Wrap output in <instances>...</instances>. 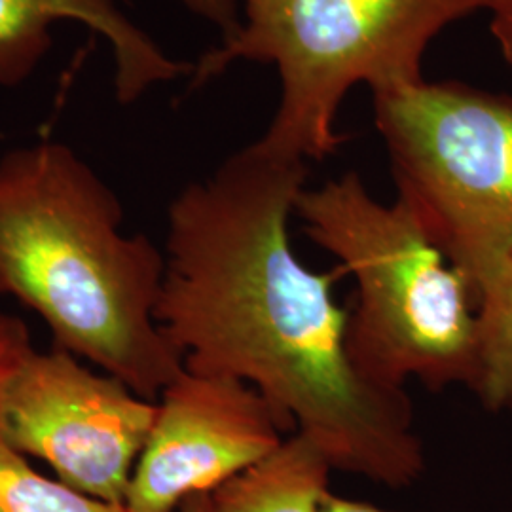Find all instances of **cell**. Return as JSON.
I'll list each match as a JSON object with an SVG mask.
<instances>
[{"label": "cell", "mask_w": 512, "mask_h": 512, "mask_svg": "<svg viewBox=\"0 0 512 512\" xmlns=\"http://www.w3.org/2000/svg\"><path fill=\"white\" fill-rule=\"evenodd\" d=\"M31 346L33 344L27 327L16 317L0 311V385L10 368L18 363L19 357Z\"/></svg>", "instance_id": "cell-13"}, {"label": "cell", "mask_w": 512, "mask_h": 512, "mask_svg": "<svg viewBox=\"0 0 512 512\" xmlns=\"http://www.w3.org/2000/svg\"><path fill=\"white\" fill-rule=\"evenodd\" d=\"M156 410L73 353L31 346L0 385V442L44 459L76 492L124 505Z\"/></svg>", "instance_id": "cell-6"}, {"label": "cell", "mask_w": 512, "mask_h": 512, "mask_svg": "<svg viewBox=\"0 0 512 512\" xmlns=\"http://www.w3.org/2000/svg\"><path fill=\"white\" fill-rule=\"evenodd\" d=\"M478 376L475 391L492 412L512 414V256L476 304Z\"/></svg>", "instance_id": "cell-10"}, {"label": "cell", "mask_w": 512, "mask_h": 512, "mask_svg": "<svg viewBox=\"0 0 512 512\" xmlns=\"http://www.w3.org/2000/svg\"><path fill=\"white\" fill-rule=\"evenodd\" d=\"M165 256L124 232V209L59 141L0 156V294L38 313L55 348L154 401L184 370L156 321Z\"/></svg>", "instance_id": "cell-2"}, {"label": "cell", "mask_w": 512, "mask_h": 512, "mask_svg": "<svg viewBox=\"0 0 512 512\" xmlns=\"http://www.w3.org/2000/svg\"><path fill=\"white\" fill-rule=\"evenodd\" d=\"M308 177V162L255 141L186 184L167 209L156 321L184 368L253 385L334 471L404 490L425 471L412 401L351 365L349 311L332 296L346 272L294 253Z\"/></svg>", "instance_id": "cell-1"}, {"label": "cell", "mask_w": 512, "mask_h": 512, "mask_svg": "<svg viewBox=\"0 0 512 512\" xmlns=\"http://www.w3.org/2000/svg\"><path fill=\"white\" fill-rule=\"evenodd\" d=\"M332 471L308 437L293 433L268 458L209 494L211 512H321Z\"/></svg>", "instance_id": "cell-9"}, {"label": "cell", "mask_w": 512, "mask_h": 512, "mask_svg": "<svg viewBox=\"0 0 512 512\" xmlns=\"http://www.w3.org/2000/svg\"><path fill=\"white\" fill-rule=\"evenodd\" d=\"M397 202L478 304L512 256V97L425 78L374 95Z\"/></svg>", "instance_id": "cell-5"}, {"label": "cell", "mask_w": 512, "mask_h": 512, "mask_svg": "<svg viewBox=\"0 0 512 512\" xmlns=\"http://www.w3.org/2000/svg\"><path fill=\"white\" fill-rule=\"evenodd\" d=\"M294 215L357 283L346 348L363 380L391 391H406L410 380L431 389L475 387L473 293L403 203L378 202L348 171L306 188Z\"/></svg>", "instance_id": "cell-3"}, {"label": "cell", "mask_w": 512, "mask_h": 512, "mask_svg": "<svg viewBox=\"0 0 512 512\" xmlns=\"http://www.w3.org/2000/svg\"><path fill=\"white\" fill-rule=\"evenodd\" d=\"M179 512H211V497L209 494L194 495L184 501Z\"/></svg>", "instance_id": "cell-16"}, {"label": "cell", "mask_w": 512, "mask_h": 512, "mask_svg": "<svg viewBox=\"0 0 512 512\" xmlns=\"http://www.w3.org/2000/svg\"><path fill=\"white\" fill-rule=\"evenodd\" d=\"M321 512H391L384 511L368 501H357V499H348V497H340L330 492L329 497L325 499L323 511Z\"/></svg>", "instance_id": "cell-15"}, {"label": "cell", "mask_w": 512, "mask_h": 512, "mask_svg": "<svg viewBox=\"0 0 512 512\" xmlns=\"http://www.w3.org/2000/svg\"><path fill=\"white\" fill-rule=\"evenodd\" d=\"M293 431L274 404L236 378L184 368L160 395L129 482V512H179L268 458Z\"/></svg>", "instance_id": "cell-7"}, {"label": "cell", "mask_w": 512, "mask_h": 512, "mask_svg": "<svg viewBox=\"0 0 512 512\" xmlns=\"http://www.w3.org/2000/svg\"><path fill=\"white\" fill-rule=\"evenodd\" d=\"M190 16L215 27L222 38L232 37L241 23L239 0H173Z\"/></svg>", "instance_id": "cell-12"}, {"label": "cell", "mask_w": 512, "mask_h": 512, "mask_svg": "<svg viewBox=\"0 0 512 512\" xmlns=\"http://www.w3.org/2000/svg\"><path fill=\"white\" fill-rule=\"evenodd\" d=\"M490 0H239L241 23L194 63V92L239 61L274 65L281 97L258 143L296 160H325L349 90L372 95L423 80V57L444 29L488 12Z\"/></svg>", "instance_id": "cell-4"}, {"label": "cell", "mask_w": 512, "mask_h": 512, "mask_svg": "<svg viewBox=\"0 0 512 512\" xmlns=\"http://www.w3.org/2000/svg\"><path fill=\"white\" fill-rule=\"evenodd\" d=\"M0 512H129L126 505L80 494L35 471L25 456L0 442Z\"/></svg>", "instance_id": "cell-11"}, {"label": "cell", "mask_w": 512, "mask_h": 512, "mask_svg": "<svg viewBox=\"0 0 512 512\" xmlns=\"http://www.w3.org/2000/svg\"><path fill=\"white\" fill-rule=\"evenodd\" d=\"M488 12L490 31L505 61L512 65V0H490Z\"/></svg>", "instance_id": "cell-14"}, {"label": "cell", "mask_w": 512, "mask_h": 512, "mask_svg": "<svg viewBox=\"0 0 512 512\" xmlns=\"http://www.w3.org/2000/svg\"><path fill=\"white\" fill-rule=\"evenodd\" d=\"M59 23L84 25L107 42L112 90L124 107L158 86L190 78L194 69L135 23L124 0H0V88H18L37 73Z\"/></svg>", "instance_id": "cell-8"}]
</instances>
